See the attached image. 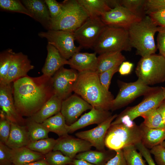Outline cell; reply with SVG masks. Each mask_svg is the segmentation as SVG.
I'll return each mask as SVG.
<instances>
[{
	"label": "cell",
	"mask_w": 165,
	"mask_h": 165,
	"mask_svg": "<svg viewBox=\"0 0 165 165\" xmlns=\"http://www.w3.org/2000/svg\"><path fill=\"white\" fill-rule=\"evenodd\" d=\"M157 87L146 85L138 79L133 82H121L119 91L112 102L110 110L114 111L126 106L138 97L148 95Z\"/></svg>",
	"instance_id": "cell-9"
},
{
	"label": "cell",
	"mask_w": 165,
	"mask_h": 165,
	"mask_svg": "<svg viewBox=\"0 0 165 165\" xmlns=\"http://www.w3.org/2000/svg\"><path fill=\"white\" fill-rule=\"evenodd\" d=\"M115 151V156L111 158L104 165H127L122 150Z\"/></svg>",
	"instance_id": "cell-47"
},
{
	"label": "cell",
	"mask_w": 165,
	"mask_h": 165,
	"mask_svg": "<svg viewBox=\"0 0 165 165\" xmlns=\"http://www.w3.org/2000/svg\"><path fill=\"white\" fill-rule=\"evenodd\" d=\"M119 67H114L98 74L100 81L106 90H109L112 78L116 73L118 72Z\"/></svg>",
	"instance_id": "cell-41"
},
{
	"label": "cell",
	"mask_w": 165,
	"mask_h": 165,
	"mask_svg": "<svg viewBox=\"0 0 165 165\" xmlns=\"http://www.w3.org/2000/svg\"><path fill=\"white\" fill-rule=\"evenodd\" d=\"M11 160L13 165H24L45 158V155L26 147L11 150Z\"/></svg>",
	"instance_id": "cell-26"
},
{
	"label": "cell",
	"mask_w": 165,
	"mask_h": 165,
	"mask_svg": "<svg viewBox=\"0 0 165 165\" xmlns=\"http://www.w3.org/2000/svg\"><path fill=\"white\" fill-rule=\"evenodd\" d=\"M11 149L0 141V165H12Z\"/></svg>",
	"instance_id": "cell-42"
},
{
	"label": "cell",
	"mask_w": 165,
	"mask_h": 165,
	"mask_svg": "<svg viewBox=\"0 0 165 165\" xmlns=\"http://www.w3.org/2000/svg\"><path fill=\"white\" fill-rule=\"evenodd\" d=\"M87 13L89 17L101 16L112 8L109 6L107 0H78Z\"/></svg>",
	"instance_id": "cell-28"
},
{
	"label": "cell",
	"mask_w": 165,
	"mask_h": 165,
	"mask_svg": "<svg viewBox=\"0 0 165 165\" xmlns=\"http://www.w3.org/2000/svg\"><path fill=\"white\" fill-rule=\"evenodd\" d=\"M22 3L32 15L47 31L50 29L51 17L44 0H22Z\"/></svg>",
	"instance_id": "cell-20"
},
{
	"label": "cell",
	"mask_w": 165,
	"mask_h": 165,
	"mask_svg": "<svg viewBox=\"0 0 165 165\" xmlns=\"http://www.w3.org/2000/svg\"><path fill=\"white\" fill-rule=\"evenodd\" d=\"M93 48L95 52L99 54L111 52L129 51L132 48L127 30L107 26Z\"/></svg>",
	"instance_id": "cell-6"
},
{
	"label": "cell",
	"mask_w": 165,
	"mask_h": 165,
	"mask_svg": "<svg viewBox=\"0 0 165 165\" xmlns=\"http://www.w3.org/2000/svg\"><path fill=\"white\" fill-rule=\"evenodd\" d=\"M112 116V113L109 111L99 110L93 107L89 112L82 116L75 122L70 125H67V128L68 133H72L90 125H99Z\"/></svg>",
	"instance_id": "cell-19"
},
{
	"label": "cell",
	"mask_w": 165,
	"mask_h": 165,
	"mask_svg": "<svg viewBox=\"0 0 165 165\" xmlns=\"http://www.w3.org/2000/svg\"><path fill=\"white\" fill-rule=\"evenodd\" d=\"M145 97L140 103L127 108L118 115L116 118L133 121L136 118L157 109L164 100L162 86H158L156 90Z\"/></svg>",
	"instance_id": "cell-10"
},
{
	"label": "cell",
	"mask_w": 165,
	"mask_h": 165,
	"mask_svg": "<svg viewBox=\"0 0 165 165\" xmlns=\"http://www.w3.org/2000/svg\"><path fill=\"white\" fill-rule=\"evenodd\" d=\"M73 91L96 109L109 111L114 99L111 93L101 84L96 72H78Z\"/></svg>",
	"instance_id": "cell-2"
},
{
	"label": "cell",
	"mask_w": 165,
	"mask_h": 165,
	"mask_svg": "<svg viewBox=\"0 0 165 165\" xmlns=\"http://www.w3.org/2000/svg\"><path fill=\"white\" fill-rule=\"evenodd\" d=\"M133 67V64L132 63L124 61L119 66L118 72L121 75H127L131 72Z\"/></svg>",
	"instance_id": "cell-49"
},
{
	"label": "cell",
	"mask_w": 165,
	"mask_h": 165,
	"mask_svg": "<svg viewBox=\"0 0 165 165\" xmlns=\"http://www.w3.org/2000/svg\"><path fill=\"white\" fill-rule=\"evenodd\" d=\"M165 148V141H163L160 144Z\"/></svg>",
	"instance_id": "cell-54"
},
{
	"label": "cell",
	"mask_w": 165,
	"mask_h": 165,
	"mask_svg": "<svg viewBox=\"0 0 165 165\" xmlns=\"http://www.w3.org/2000/svg\"><path fill=\"white\" fill-rule=\"evenodd\" d=\"M138 79L149 86L165 82V57L155 54L142 57L135 71Z\"/></svg>",
	"instance_id": "cell-7"
},
{
	"label": "cell",
	"mask_w": 165,
	"mask_h": 165,
	"mask_svg": "<svg viewBox=\"0 0 165 165\" xmlns=\"http://www.w3.org/2000/svg\"><path fill=\"white\" fill-rule=\"evenodd\" d=\"M61 3L63 12L58 18L51 20L50 30L74 32L89 16L78 0H65Z\"/></svg>",
	"instance_id": "cell-5"
},
{
	"label": "cell",
	"mask_w": 165,
	"mask_h": 165,
	"mask_svg": "<svg viewBox=\"0 0 165 165\" xmlns=\"http://www.w3.org/2000/svg\"><path fill=\"white\" fill-rule=\"evenodd\" d=\"M141 130L133 121L111 125L106 134L105 146L115 151L141 142Z\"/></svg>",
	"instance_id": "cell-4"
},
{
	"label": "cell",
	"mask_w": 165,
	"mask_h": 165,
	"mask_svg": "<svg viewBox=\"0 0 165 165\" xmlns=\"http://www.w3.org/2000/svg\"><path fill=\"white\" fill-rule=\"evenodd\" d=\"M75 158L84 160L94 165H104L110 160L108 153L105 151L90 150L79 153Z\"/></svg>",
	"instance_id": "cell-31"
},
{
	"label": "cell",
	"mask_w": 165,
	"mask_h": 165,
	"mask_svg": "<svg viewBox=\"0 0 165 165\" xmlns=\"http://www.w3.org/2000/svg\"><path fill=\"white\" fill-rule=\"evenodd\" d=\"M15 53L9 49L0 54V84H3L6 79L9 69Z\"/></svg>",
	"instance_id": "cell-33"
},
{
	"label": "cell",
	"mask_w": 165,
	"mask_h": 165,
	"mask_svg": "<svg viewBox=\"0 0 165 165\" xmlns=\"http://www.w3.org/2000/svg\"><path fill=\"white\" fill-rule=\"evenodd\" d=\"M44 1L48 9L51 20L58 18L63 11L62 3H60L56 0H45Z\"/></svg>",
	"instance_id": "cell-40"
},
{
	"label": "cell",
	"mask_w": 165,
	"mask_h": 165,
	"mask_svg": "<svg viewBox=\"0 0 165 165\" xmlns=\"http://www.w3.org/2000/svg\"><path fill=\"white\" fill-rule=\"evenodd\" d=\"M62 101L54 94L37 112L30 117L38 123H42L61 112Z\"/></svg>",
	"instance_id": "cell-24"
},
{
	"label": "cell",
	"mask_w": 165,
	"mask_h": 165,
	"mask_svg": "<svg viewBox=\"0 0 165 165\" xmlns=\"http://www.w3.org/2000/svg\"><path fill=\"white\" fill-rule=\"evenodd\" d=\"M1 9L24 14L32 18V15L21 1L18 0H0Z\"/></svg>",
	"instance_id": "cell-35"
},
{
	"label": "cell",
	"mask_w": 165,
	"mask_h": 165,
	"mask_svg": "<svg viewBox=\"0 0 165 165\" xmlns=\"http://www.w3.org/2000/svg\"><path fill=\"white\" fill-rule=\"evenodd\" d=\"M165 9V0H146L145 5L146 14Z\"/></svg>",
	"instance_id": "cell-43"
},
{
	"label": "cell",
	"mask_w": 165,
	"mask_h": 165,
	"mask_svg": "<svg viewBox=\"0 0 165 165\" xmlns=\"http://www.w3.org/2000/svg\"><path fill=\"white\" fill-rule=\"evenodd\" d=\"M42 124L49 132L56 134L59 137L68 135L67 124L61 112L47 119Z\"/></svg>",
	"instance_id": "cell-29"
},
{
	"label": "cell",
	"mask_w": 165,
	"mask_h": 165,
	"mask_svg": "<svg viewBox=\"0 0 165 165\" xmlns=\"http://www.w3.org/2000/svg\"><path fill=\"white\" fill-rule=\"evenodd\" d=\"M157 110L161 115L163 120V123L165 127V100L158 107Z\"/></svg>",
	"instance_id": "cell-50"
},
{
	"label": "cell",
	"mask_w": 165,
	"mask_h": 165,
	"mask_svg": "<svg viewBox=\"0 0 165 165\" xmlns=\"http://www.w3.org/2000/svg\"><path fill=\"white\" fill-rule=\"evenodd\" d=\"M101 18L107 26L122 28L127 30L133 24L142 19L122 6L112 9L109 11L104 13Z\"/></svg>",
	"instance_id": "cell-13"
},
{
	"label": "cell",
	"mask_w": 165,
	"mask_h": 165,
	"mask_svg": "<svg viewBox=\"0 0 165 165\" xmlns=\"http://www.w3.org/2000/svg\"><path fill=\"white\" fill-rule=\"evenodd\" d=\"M25 121V126L31 141L49 138V131L42 123H38L30 117H28Z\"/></svg>",
	"instance_id": "cell-30"
},
{
	"label": "cell",
	"mask_w": 165,
	"mask_h": 165,
	"mask_svg": "<svg viewBox=\"0 0 165 165\" xmlns=\"http://www.w3.org/2000/svg\"><path fill=\"white\" fill-rule=\"evenodd\" d=\"M11 122L5 116L3 113L0 112V140L6 144L10 132Z\"/></svg>",
	"instance_id": "cell-39"
},
{
	"label": "cell",
	"mask_w": 165,
	"mask_h": 165,
	"mask_svg": "<svg viewBox=\"0 0 165 165\" xmlns=\"http://www.w3.org/2000/svg\"><path fill=\"white\" fill-rule=\"evenodd\" d=\"M141 117L144 119L142 123L148 127L159 128L165 127L162 116L157 109L148 112Z\"/></svg>",
	"instance_id": "cell-37"
},
{
	"label": "cell",
	"mask_w": 165,
	"mask_h": 165,
	"mask_svg": "<svg viewBox=\"0 0 165 165\" xmlns=\"http://www.w3.org/2000/svg\"><path fill=\"white\" fill-rule=\"evenodd\" d=\"M53 150H59L73 159L78 153L90 150L91 144L85 140L69 135L59 137Z\"/></svg>",
	"instance_id": "cell-17"
},
{
	"label": "cell",
	"mask_w": 165,
	"mask_h": 165,
	"mask_svg": "<svg viewBox=\"0 0 165 165\" xmlns=\"http://www.w3.org/2000/svg\"><path fill=\"white\" fill-rule=\"evenodd\" d=\"M159 26L147 15L127 30L130 43L136 54L142 57L155 54L157 50L154 36Z\"/></svg>",
	"instance_id": "cell-3"
},
{
	"label": "cell",
	"mask_w": 165,
	"mask_h": 165,
	"mask_svg": "<svg viewBox=\"0 0 165 165\" xmlns=\"http://www.w3.org/2000/svg\"><path fill=\"white\" fill-rule=\"evenodd\" d=\"M106 26L101 17H89L74 32L75 39L81 47L93 48Z\"/></svg>",
	"instance_id": "cell-11"
},
{
	"label": "cell",
	"mask_w": 165,
	"mask_h": 165,
	"mask_svg": "<svg viewBox=\"0 0 165 165\" xmlns=\"http://www.w3.org/2000/svg\"><path fill=\"white\" fill-rule=\"evenodd\" d=\"M72 164L74 165H94L81 159H73Z\"/></svg>",
	"instance_id": "cell-51"
},
{
	"label": "cell",
	"mask_w": 165,
	"mask_h": 165,
	"mask_svg": "<svg viewBox=\"0 0 165 165\" xmlns=\"http://www.w3.org/2000/svg\"><path fill=\"white\" fill-rule=\"evenodd\" d=\"M38 35L41 38L46 39L48 43L53 46L61 55L67 60L74 54L79 52L81 47L75 46V38L73 32L50 30L46 31H41Z\"/></svg>",
	"instance_id": "cell-8"
},
{
	"label": "cell",
	"mask_w": 165,
	"mask_h": 165,
	"mask_svg": "<svg viewBox=\"0 0 165 165\" xmlns=\"http://www.w3.org/2000/svg\"><path fill=\"white\" fill-rule=\"evenodd\" d=\"M141 142L147 148L160 145L165 139V127L159 128L148 127L142 123Z\"/></svg>",
	"instance_id": "cell-27"
},
{
	"label": "cell",
	"mask_w": 165,
	"mask_h": 165,
	"mask_svg": "<svg viewBox=\"0 0 165 165\" xmlns=\"http://www.w3.org/2000/svg\"><path fill=\"white\" fill-rule=\"evenodd\" d=\"M24 165H50L45 158L26 164Z\"/></svg>",
	"instance_id": "cell-52"
},
{
	"label": "cell",
	"mask_w": 165,
	"mask_h": 165,
	"mask_svg": "<svg viewBox=\"0 0 165 165\" xmlns=\"http://www.w3.org/2000/svg\"><path fill=\"white\" fill-rule=\"evenodd\" d=\"M122 150L127 165H147L142 155L137 151L135 145L129 146Z\"/></svg>",
	"instance_id": "cell-34"
},
{
	"label": "cell",
	"mask_w": 165,
	"mask_h": 165,
	"mask_svg": "<svg viewBox=\"0 0 165 165\" xmlns=\"http://www.w3.org/2000/svg\"><path fill=\"white\" fill-rule=\"evenodd\" d=\"M47 54L42 71L43 75L52 77L64 65L69 64L68 60L64 58L58 51L52 45L48 43Z\"/></svg>",
	"instance_id": "cell-22"
},
{
	"label": "cell",
	"mask_w": 165,
	"mask_h": 165,
	"mask_svg": "<svg viewBox=\"0 0 165 165\" xmlns=\"http://www.w3.org/2000/svg\"><path fill=\"white\" fill-rule=\"evenodd\" d=\"M12 165H13V164Z\"/></svg>",
	"instance_id": "cell-55"
},
{
	"label": "cell",
	"mask_w": 165,
	"mask_h": 165,
	"mask_svg": "<svg viewBox=\"0 0 165 165\" xmlns=\"http://www.w3.org/2000/svg\"><path fill=\"white\" fill-rule=\"evenodd\" d=\"M162 88L163 90V95L164 98V100H165V86L164 87L162 86Z\"/></svg>",
	"instance_id": "cell-53"
},
{
	"label": "cell",
	"mask_w": 165,
	"mask_h": 165,
	"mask_svg": "<svg viewBox=\"0 0 165 165\" xmlns=\"http://www.w3.org/2000/svg\"><path fill=\"white\" fill-rule=\"evenodd\" d=\"M147 15L158 26L165 27V9L152 12Z\"/></svg>",
	"instance_id": "cell-46"
},
{
	"label": "cell",
	"mask_w": 165,
	"mask_h": 165,
	"mask_svg": "<svg viewBox=\"0 0 165 165\" xmlns=\"http://www.w3.org/2000/svg\"><path fill=\"white\" fill-rule=\"evenodd\" d=\"M135 146L137 149L144 158L148 165H156L151 156L150 151L141 142L136 145Z\"/></svg>",
	"instance_id": "cell-48"
},
{
	"label": "cell",
	"mask_w": 165,
	"mask_h": 165,
	"mask_svg": "<svg viewBox=\"0 0 165 165\" xmlns=\"http://www.w3.org/2000/svg\"><path fill=\"white\" fill-rule=\"evenodd\" d=\"M96 72L98 74L114 67H119L126 58L121 52H111L100 54L97 57Z\"/></svg>",
	"instance_id": "cell-25"
},
{
	"label": "cell",
	"mask_w": 165,
	"mask_h": 165,
	"mask_svg": "<svg viewBox=\"0 0 165 165\" xmlns=\"http://www.w3.org/2000/svg\"><path fill=\"white\" fill-rule=\"evenodd\" d=\"M78 76L76 70L61 67L52 77L54 94L62 101L71 96Z\"/></svg>",
	"instance_id": "cell-12"
},
{
	"label": "cell",
	"mask_w": 165,
	"mask_h": 165,
	"mask_svg": "<svg viewBox=\"0 0 165 165\" xmlns=\"http://www.w3.org/2000/svg\"><path fill=\"white\" fill-rule=\"evenodd\" d=\"M145 0H122L121 6H124L132 13L143 18L146 16L145 10Z\"/></svg>",
	"instance_id": "cell-36"
},
{
	"label": "cell",
	"mask_w": 165,
	"mask_h": 165,
	"mask_svg": "<svg viewBox=\"0 0 165 165\" xmlns=\"http://www.w3.org/2000/svg\"><path fill=\"white\" fill-rule=\"evenodd\" d=\"M154 157L158 165H165V148L160 145H156L149 151Z\"/></svg>",
	"instance_id": "cell-44"
},
{
	"label": "cell",
	"mask_w": 165,
	"mask_h": 165,
	"mask_svg": "<svg viewBox=\"0 0 165 165\" xmlns=\"http://www.w3.org/2000/svg\"><path fill=\"white\" fill-rule=\"evenodd\" d=\"M96 53L78 52L74 54L68 61V65L79 72H96L97 58Z\"/></svg>",
	"instance_id": "cell-21"
},
{
	"label": "cell",
	"mask_w": 165,
	"mask_h": 165,
	"mask_svg": "<svg viewBox=\"0 0 165 165\" xmlns=\"http://www.w3.org/2000/svg\"><path fill=\"white\" fill-rule=\"evenodd\" d=\"M14 105L23 117H31L54 94L52 77L27 75L13 82Z\"/></svg>",
	"instance_id": "cell-1"
},
{
	"label": "cell",
	"mask_w": 165,
	"mask_h": 165,
	"mask_svg": "<svg viewBox=\"0 0 165 165\" xmlns=\"http://www.w3.org/2000/svg\"><path fill=\"white\" fill-rule=\"evenodd\" d=\"M0 112L11 122L25 126V119L17 111L12 93L11 83L0 84Z\"/></svg>",
	"instance_id": "cell-14"
},
{
	"label": "cell",
	"mask_w": 165,
	"mask_h": 165,
	"mask_svg": "<svg viewBox=\"0 0 165 165\" xmlns=\"http://www.w3.org/2000/svg\"><path fill=\"white\" fill-rule=\"evenodd\" d=\"M157 37V47L160 54L165 57V27L159 26Z\"/></svg>",
	"instance_id": "cell-45"
},
{
	"label": "cell",
	"mask_w": 165,
	"mask_h": 165,
	"mask_svg": "<svg viewBox=\"0 0 165 165\" xmlns=\"http://www.w3.org/2000/svg\"><path fill=\"white\" fill-rule=\"evenodd\" d=\"M34 68L27 55L21 52L15 53L3 84L11 83L27 75L28 72Z\"/></svg>",
	"instance_id": "cell-18"
},
{
	"label": "cell",
	"mask_w": 165,
	"mask_h": 165,
	"mask_svg": "<svg viewBox=\"0 0 165 165\" xmlns=\"http://www.w3.org/2000/svg\"><path fill=\"white\" fill-rule=\"evenodd\" d=\"M26 126H21L11 122L9 135L6 144L11 149L26 147L31 142Z\"/></svg>",
	"instance_id": "cell-23"
},
{
	"label": "cell",
	"mask_w": 165,
	"mask_h": 165,
	"mask_svg": "<svg viewBox=\"0 0 165 165\" xmlns=\"http://www.w3.org/2000/svg\"><path fill=\"white\" fill-rule=\"evenodd\" d=\"M57 141V139L48 138L31 141L26 147L45 155L53 150Z\"/></svg>",
	"instance_id": "cell-32"
},
{
	"label": "cell",
	"mask_w": 165,
	"mask_h": 165,
	"mask_svg": "<svg viewBox=\"0 0 165 165\" xmlns=\"http://www.w3.org/2000/svg\"><path fill=\"white\" fill-rule=\"evenodd\" d=\"M92 108L82 98L74 94L62 101L60 112L66 124L70 125L75 122L83 112Z\"/></svg>",
	"instance_id": "cell-15"
},
{
	"label": "cell",
	"mask_w": 165,
	"mask_h": 165,
	"mask_svg": "<svg viewBox=\"0 0 165 165\" xmlns=\"http://www.w3.org/2000/svg\"><path fill=\"white\" fill-rule=\"evenodd\" d=\"M50 165H67L72 164L73 159L64 155L59 150H53L45 155Z\"/></svg>",
	"instance_id": "cell-38"
},
{
	"label": "cell",
	"mask_w": 165,
	"mask_h": 165,
	"mask_svg": "<svg viewBox=\"0 0 165 165\" xmlns=\"http://www.w3.org/2000/svg\"><path fill=\"white\" fill-rule=\"evenodd\" d=\"M118 115H112L105 121L91 129L76 133L78 138L90 142L98 150L105 151V139L107 131L112 123Z\"/></svg>",
	"instance_id": "cell-16"
}]
</instances>
